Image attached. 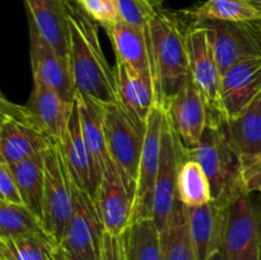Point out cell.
I'll list each match as a JSON object with an SVG mask.
<instances>
[{"mask_svg": "<svg viewBox=\"0 0 261 260\" xmlns=\"http://www.w3.org/2000/svg\"><path fill=\"white\" fill-rule=\"evenodd\" d=\"M30 28V58L33 81L58 92L66 101L74 102L76 88L69 58L59 54L33 25Z\"/></svg>", "mask_w": 261, "mask_h": 260, "instance_id": "15", "label": "cell"}, {"mask_svg": "<svg viewBox=\"0 0 261 260\" xmlns=\"http://www.w3.org/2000/svg\"><path fill=\"white\" fill-rule=\"evenodd\" d=\"M193 22H254L261 20V12L249 0H205L201 4L182 12Z\"/></svg>", "mask_w": 261, "mask_h": 260, "instance_id": "27", "label": "cell"}, {"mask_svg": "<svg viewBox=\"0 0 261 260\" xmlns=\"http://www.w3.org/2000/svg\"><path fill=\"white\" fill-rule=\"evenodd\" d=\"M250 3H251L252 5H254V7H256L257 9L260 10L261 12V0H249Z\"/></svg>", "mask_w": 261, "mask_h": 260, "instance_id": "41", "label": "cell"}, {"mask_svg": "<svg viewBox=\"0 0 261 260\" xmlns=\"http://www.w3.org/2000/svg\"><path fill=\"white\" fill-rule=\"evenodd\" d=\"M260 260H261V256H260Z\"/></svg>", "mask_w": 261, "mask_h": 260, "instance_id": "42", "label": "cell"}, {"mask_svg": "<svg viewBox=\"0 0 261 260\" xmlns=\"http://www.w3.org/2000/svg\"><path fill=\"white\" fill-rule=\"evenodd\" d=\"M119 19L139 30L147 31L155 9L148 0H116Z\"/></svg>", "mask_w": 261, "mask_h": 260, "instance_id": "32", "label": "cell"}, {"mask_svg": "<svg viewBox=\"0 0 261 260\" xmlns=\"http://www.w3.org/2000/svg\"><path fill=\"white\" fill-rule=\"evenodd\" d=\"M0 260H2V259H0Z\"/></svg>", "mask_w": 261, "mask_h": 260, "instance_id": "44", "label": "cell"}, {"mask_svg": "<svg viewBox=\"0 0 261 260\" xmlns=\"http://www.w3.org/2000/svg\"><path fill=\"white\" fill-rule=\"evenodd\" d=\"M59 245L47 233L0 239L2 260H51Z\"/></svg>", "mask_w": 261, "mask_h": 260, "instance_id": "29", "label": "cell"}, {"mask_svg": "<svg viewBox=\"0 0 261 260\" xmlns=\"http://www.w3.org/2000/svg\"><path fill=\"white\" fill-rule=\"evenodd\" d=\"M188 157V148L171 125L167 114L165 117L161 145L160 167L155 180L153 200V221L161 229L167 223L177 200V178L181 165Z\"/></svg>", "mask_w": 261, "mask_h": 260, "instance_id": "9", "label": "cell"}, {"mask_svg": "<svg viewBox=\"0 0 261 260\" xmlns=\"http://www.w3.org/2000/svg\"><path fill=\"white\" fill-rule=\"evenodd\" d=\"M186 45L190 78L201 92L212 114L222 116V73L205 23L193 22L186 28Z\"/></svg>", "mask_w": 261, "mask_h": 260, "instance_id": "7", "label": "cell"}, {"mask_svg": "<svg viewBox=\"0 0 261 260\" xmlns=\"http://www.w3.org/2000/svg\"><path fill=\"white\" fill-rule=\"evenodd\" d=\"M105 134L110 157L135 199L145 125L139 124L120 103L105 105Z\"/></svg>", "mask_w": 261, "mask_h": 260, "instance_id": "4", "label": "cell"}, {"mask_svg": "<svg viewBox=\"0 0 261 260\" xmlns=\"http://www.w3.org/2000/svg\"><path fill=\"white\" fill-rule=\"evenodd\" d=\"M223 249L227 260H260L261 209L252 194H241L229 204Z\"/></svg>", "mask_w": 261, "mask_h": 260, "instance_id": "8", "label": "cell"}, {"mask_svg": "<svg viewBox=\"0 0 261 260\" xmlns=\"http://www.w3.org/2000/svg\"><path fill=\"white\" fill-rule=\"evenodd\" d=\"M54 142L31 117L27 107L0 99V160L9 165L47 152Z\"/></svg>", "mask_w": 261, "mask_h": 260, "instance_id": "6", "label": "cell"}, {"mask_svg": "<svg viewBox=\"0 0 261 260\" xmlns=\"http://www.w3.org/2000/svg\"><path fill=\"white\" fill-rule=\"evenodd\" d=\"M99 260H126L124 235L122 236H112V235L105 232L101 259Z\"/></svg>", "mask_w": 261, "mask_h": 260, "instance_id": "36", "label": "cell"}, {"mask_svg": "<svg viewBox=\"0 0 261 260\" xmlns=\"http://www.w3.org/2000/svg\"><path fill=\"white\" fill-rule=\"evenodd\" d=\"M42 232H45V229L41 219L24 204L0 200V239H12Z\"/></svg>", "mask_w": 261, "mask_h": 260, "instance_id": "31", "label": "cell"}, {"mask_svg": "<svg viewBox=\"0 0 261 260\" xmlns=\"http://www.w3.org/2000/svg\"><path fill=\"white\" fill-rule=\"evenodd\" d=\"M260 195H261V193H260Z\"/></svg>", "mask_w": 261, "mask_h": 260, "instance_id": "43", "label": "cell"}, {"mask_svg": "<svg viewBox=\"0 0 261 260\" xmlns=\"http://www.w3.org/2000/svg\"><path fill=\"white\" fill-rule=\"evenodd\" d=\"M114 70L119 103L139 124L145 125L155 105L152 75L132 68L119 59H116Z\"/></svg>", "mask_w": 261, "mask_h": 260, "instance_id": "19", "label": "cell"}, {"mask_svg": "<svg viewBox=\"0 0 261 260\" xmlns=\"http://www.w3.org/2000/svg\"><path fill=\"white\" fill-rule=\"evenodd\" d=\"M65 2L69 14V60L76 92L102 105L119 103L115 70L102 50L99 24L75 3Z\"/></svg>", "mask_w": 261, "mask_h": 260, "instance_id": "1", "label": "cell"}, {"mask_svg": "<svg viewBox=\"0 0 261 260\" xmlns=\"http://www.w3.org/2000/svg\"><path fill=\"white\" fill-rule=\"evenodd\" d=\"M228 208L229 205L216 200L188 208L190 235L198 260H208L223 249Z\"/></svg>", "mask_w": 261, "mask_h": 260, "instance_id": "18", "label": "cell"}, {"mask_svg": "<svg viewBox=\"0 0 261 260\" xmlns=\"http://www.w3.org/2000/svg\"><path fill=\"white\" fill-rule=\"evenodd\" d=\"M165 117L166 109L160 105H154L147 119L144 147L140 157L135 186L133 222L142 218H153V200L160 167Z\"/></svg>", "mask_w": 261, "mask_h": 260, "instance_id": "11", "label": "cell"}, {"mask_svg": "<svg viewBox=\"0 0 261 260\" xmlns=\"http://www.w3.org/2000/svg\"><path fill=\"white\" fill-rule=\"evenodd\" d=\"M71 177V176H70ZM74 212L60 246L84 260L101 259L105 228L94 198L71 178Z\"/></svg>", "mask_w": 261, "mask_h": 260, "instance_id": "10", "label": "cell"}, {"mask_svg": "<svg viewBox=\"0 0 261 260\" xmlns=\"http://www.w3.org/2000/svg\"><path fill=\"white\" fill-rule=\"evenodd\" d=\"M261 93V58L241 61L222 75L221 106L223 119H232Z\"/></svg>", "mask_w": 261, "mask_h": 260, "instance_id": "17", "label": "cell"}, {"mask_svg": "<svg viewBox=\"0 0 261 260\" xmlns=\"http://www.w3.org/2000/svg\"><path fill=\"white\" fill-rule=\"evenodd\" d=\"M75 102L84 139L92 154L103 170L105 165L111 160L105 134V105L79 92H76Z\"/></svg>", "mask_w": 261, "mask_h": 260, "instance_id": "25", "label": "cell"}, {"mask_svg": "<svg viewBox=\"0 0 261 260\" xmlns=\"http://www.w3.org/2000/svg\"><path fill=\"white\" fill-rule=\"evenodd\" d=\"M94 201L105 232L112 236H122L133 223L134 195L125 185L112 158L102 170Z\"/></svg>", "mask_w": 261, "mask_h": 260, "instance_id": "13", "label": "cell"}, {"mask_svg": "<svg viewBox=\"0 0 261 260\" xmlns=\"http://www.w3.org/2000/svg\"><path fill=\"white\" fill-rule=\"evenodd\" d=\"M208 260H227L224 249H221V250H218V251L214 252V254L212 255Z\"/></svg>", "mask_w": 261, "mask_h": 260, "instance_id": "37", "label": "cell"}, {"mask_svg": "<svg viewBox=\"0 0 261 260\" xmlns=\"http://www.w3.org/2000/svg\"><path fill=\"white\" fill-rule=\"evenodd\" d=\"M36 124L55 143L65 134L74 102H69L43 83L33 81V88L24 105Z\"/></svg>", "mask_w": 261, "mask_h": 260, "instance_id": "20", "label": "cell"}, {"mask_svg": "<svg viewBox=\"0 0 261 260\" xmlns=\"http://www.w3.org/2000/svg\"><path fill=\"white\" fill-rule=\"evenodd\" d=\"M148 2H149L150 4L155 8V9H160L161 5L163 4V2H165V0H148Z\"/></svg>", "mask_w": 261, "mask_h": 260, "instance_id": "40", "label": "cell"}, {"mask_svg": "<svg viewBox=\"0 0 261 260\" xmlns=\"http://www.w3.org/2000/svg\"><path fill=\"white\" fill-rule=\"evenodd\" d=\"M59 144H60L61 153H63L69 173L74 183L94 198L99 183H101L102 168L89 150L84 139L75 101H74L73 111H71L65 134Z\"/></svg>", "mask_w": 261, "mask_h": 260, "instance_id": "16", "label": "cell"}, {"mask_svg": "<svg viewBox=\"0 0 261 260\" xmlns=\"http://www.w3.org/2000/svg\"><path fill=\"white\" fill-rule=\"evenodd\" d=\"M223 121L241 166L261 157V93L239 115Z\"/></svg>", "mask_w": 261, "mask_h": 260, "instance_id": "22", "label": "cell"}, {"mask_svg": "<svg viewBox=\"0 0 261 260\" xmlns=\"http://www.w3.org/2000/svg\"><path fill=\"white\" fill-rule=\"evenodd\" d=\"M74 212L73 189L61 148L53 143L45 153V189L42 226L46 233L60 246Z\"/></svg>", "mask_w": 261, "mask_h": 260, "instance_id": "5", "label": "cell"}, {"mask_svg": "<svg viewBox=\"0 0 261 260\" xmlns=\"http://www.w3.org/2000/svg\"><path fill=\"white\" fill-rule=\"evenodd\" d=\"M87 15L107 31L119 20L116 0H73Z\"/></svg>", "mask_w": 261, "mask_h": 260, "instance_id": "33", "label": "cell"}, {"mask_svg": "<svg viewBox=\"0 0 261 260\" xmlns=\"http://www.w3.org/2000/svg\"><path fill=\"white\" fill-rule=\"evenodd\" d=\"M28 24L65 58H69V14L65 0H23Z\"/></svg>", "mask_w": 261, "mask_h": 260, "instance_id": "21", "label": "cell"}, {"mask_svg": "<svg viewBox=\"0 0 261 260\" xmlns=\"http://www.w3.org/2000/svg\"><path fill=\"white\" fill-rule=\"evenodd\" d=\"M51 260H65V257H64V254H63V249H61L60 246H59V249L56 250V252L54 254L53 259Z\"/></svg>", "mask_w": 261, "mask_h": 260, "instance_id": "39", "label": "cell"}, {"mask_svg": "<svg viewBox=\"0 0 261 260\" xmlns=\"http://www.w3.org/2000/svg\"><path fill=\"white\" fill-rule=\"evenodd\" d=\"M10 168L19 188L23 203L41 219L45 189V154L13 163Z\"/></svg>", "mask_w": 261, "mask_h": 260, "instance_id": "26", "label": "cell"}, {"mask_svg": "<svg viewBox=\"0 0 261 260\" xmlns=\"http://www.w3.org/2000/svg\"><path fill=\"white\" fill-rule=\"evenodd\" d=\"M241 183L245 193H261V157L241 166Z\"/></svg>", "mask_w": 261, "mask_h": 260, "instance_id": "35", "label": "cell"}, {"mask_svg": "<svg viewBox=\"0 0 261 260\" xmlns=\"http://www.w3.org/2000/svg\"><path fill=\"white\" fill-rule=\"evenodd\" d=\"M61 249H63V247H61ZM63 254H64V257H65V260H84V259H82L81 256H78L76 254H74V252L68 251V250H65V249H63Z\"/></svg>", "mask_w": 261, "mask_h": 260, "instance_id": "38", "label": "cell"}, {"mask_svg": "<svg viewBox=\"0 0 261 260\" xmlns=\"http://www.w3.org/2000/svg\"><path fill=\"white\" fill-rule=\"evenodd\" d=\"M147 37L155 105L166 109L190 76L186 28L177 17L160 8L148 24Z\"/></svg>", "mask_w": 261, "mask_h": 260, "instance_id": "2", "label": "cell"}, {"mask_svg": "<svg viewBox=\"0 0 261 260\" xmlns=\"http://www.w3.org/2000/svg\"><path fill=\"white\" fill-rule=\"evenodd\" d=\"M177 199L188 208L204 205L213 200L211 183L200 163L186 157L177 178Z\"/></svg>", "mask_w": 261, "mask_h": 260, "instance_id": "30", "label": "cell"}, {"mask_svg": "<svg viewBox=\"0 0 261 260\" xmlns=\"http://www.w3.org/2000/svg\"><path fill=\"white\" fill-rule=\"evenodd\" d=\"M0 200L13 204H24L10 165L3 160H0Z\"/></svg>", "mask_w": 261, "mask_h": 260, "instance_id": "34", "label": "cell"}, {"mask_svg": "<svg viewBox=\"0 0 261 260\" xmlns=\"http://www.w3.org/2000/svg\"><path fill=\"white\" fill-rule=\"evenodd\" d=\"M107 35L114 45L116 59L142 73L152 75L147 31L133 27L119 19L107 31Z\"/></svg>", "mask_w": 261, "mask_h": 260, "instance_id": "23", "label": "cell"}, {"mask_svg": "<svg viewBox=\"0 0 261 260\" xmlns=\"http://www.w3.org/2000/svg\"><path fill=\"white\" fill-rule=\"evenodd\" d=\"M204 23L211 32L222 75L241 61L261 58V20H204Z\"/></svg>", "mask_w": 261, "mask_h": 260, "instance_id": "12", "label": "cell"}, {"mask_svg": "<svg viewBox=\"0 0 261 260\" xmlns=\"http://www.w3.org/2000/svg\"><path fill=\"white\" fill-rule=\"evenodd\" d=\"M188 157L203 167L211 183L213 200L229 205L237 196L245 194L241 162L229 143L222 116L211 114L200 142L195 148L188 149Z\"/></svg>", "mask_w": 261, "mask_h": 260, "instance_id": "3", "label": "cell"}, {"mask_svg": "<svg viewBox=\"0 0 261 260\" xmlns=\"http://www.w3.org/2000/svg\"><path fill=\"white\" fill-rule=\"evenodd\" d=\"M126 260H162L161 232L153 218L137 219L124 233Z\"/></svg>", "mask_w": 261, "mask_h": 260, "instance_id": "28", "label": "cell"}, {"mask_svg": "<svg viewBox=\"0 0 261 260\" xmlns=\"http://www.w3.org/2000/svg\"><path fill=\"white\" fill-rule=\"evenodd\" d=\"M166 114L184 145L193 149L200 142L212 112L201 92L189 76L167 103Z\"/></svg>", "mask_w": 261, "mask_h": 260, "instance_id": "14", "label": "cell"}, {"mask_svg": "<svg viewBox=\"0 0 261 260\" xmlns=\"http://www.w3.org/2000/svg\"><path fill=\"white\" fill-rule=\"evenodd\" d=\"M160 232L162 260H198L190 235L188 206L180 199Z\"/></svg>", "mask_w": 261, "mask_h": 260, "instance_id": "24", "label": "cell"}]
</instances>
